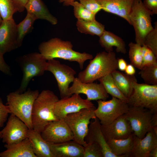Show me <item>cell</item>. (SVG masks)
<instances>
[{
	"mask_svg": "<svg viewBox=\"0 0 157 157\" xmlns=\"http://www.w3.org/2000/svg\"><path fill=\"white\" fill-rule=\"evenodd\" d=\"M127 65L126 61L124 59L120 58L117 59L118 69L120 71H124Z\"/></svg>",
	"mask_w": 157,
	"mask_h": 157,
	"instance_id": "43",
	"label": "cell"
},
{
	"mask_svg": "<svg viewBox=\"0 0 157 157\" xmlns=\"http://www.w3.org/2000/svg\"><path fill=\"white\" fill-rule=\"evenodd\" d=\"M40 53L47 60L59 58L70 61L76 62L82 69L85 62L93 58V56L84 52L80 53L73 49V45L68 41L55 38L40 44Z\"/></svg>",
	"mask_w": 157,
	"mask_h": 157,
	"instance_id": "1",
	"label": "cell"
},
{
	"mask_svg": "<svg viewBox=\"0 0 157 157\" xmlns=\"http://www.w3.org/2000/svg\"><path fill=\"white\" fill-rule=\"evenodd\" d=\"M132 92L128 99L129 106L142 107L157 112V85L133 83Z\"/></svg>",
	"mask_w": 157,
	"mask_h": 157,
	"instance_id": "8",
	"label": "cell"
},
{
	"mask_svg": "<svg viewBox=\"0 0 157 157\" xmlns=\"http://www.w3.org/2000/svg\"><path fill=\"white\" fill-rule=\"evenodd\" d=\"M124 71L125 74L129 75H134L136 72L135 67L131 64L127 65Z\"/></svg>",
	"mask_w": 157,
	"mask_h": 157,
	"instance_id": "44",
	"label": "cell"
},
{
	"mask_svg": "<svg viewBox=\"0 0 157 157\" xmlns=\"http://www.w3.org/2000/svg\"><path fill=\"white\" fill-rule=\"evenodd\" d=\"M35 20L32 16L27 13L25 18L17 24V41L19 47L21 46L25 36L33 29Z\"/></svg>",
	"mask_w": 157,
	"mask_h": 157,
	"instance_id": "30",
	"label": "cell"
},
{
	"mask_svg": "<svg viewBox=\"0 0 157 157\" xmlns=\"http://www.w3.org/2000/svg\"><path fill=\"white\" fill-rule=\"evenodd\" d=\"M49 144L54 157H83L84 147L73 140Z\"/></svg>",
	"mask_w": 157,
	"mask_h": 157,
	"instance_id": "21",
	"label": "cell"
},
{
	"mask_svg": "<svg viewBox=\"0 0 157 157\" xmlns=\"http://www.w3.org/2000/svg\"><path fill=\"white\" fill-rule=\"evenodd\" d=\"M52 91L43 90L33 103L31 116L33 129L41 133L50 122L59 120L54 112L55 105L59 100Z\"/></svg>",
	"mask_w": 157,
	"mask_h": 157,
	"instance_id": "2",
	"label": "cell"
},
{
	"mask_svg": "<svg viewBox=\"0 0 157 157\" xmlns=\"http://www.w3.org/2000/svg\"><path fill=\"white\" fill-rule=\"evenodd\" d=\"M4 147L6 149L0 153V157H37L32 143L27 137L17 143L6 144Z\"/></svg>",
	"mask_w": 157,
	"mask_h": 157,
	"instance_id": "22",
	"label": "cell"
},
{
	"mask_svg": "<svg viewBox=\"0 0 157 157\" xmlns=\"http://www.w3.org/2000/svg\"><path fill=\"white\" fill-rule=\"evenodd\" d=\"M85 140L87 144L95 143L98 145L101 150L103 157H118L110 150L102 132L100 122L96 117L91 119Z\"/></svg>",
	"mask_w": 157,
	"mask_h": 157,
	"instance_id": "18",
	"label": "cell"
},
{
	"mask_svg": "<svg viewBox=\"0 0 157 157\" xmlns=\"http://www.w3.org/2000/svg\"><path fill=\"white\" fill-rule=\"evenodd\" d=\"M130 24L133 26L136 43L142 46L145 37L154 27L151 15L141 0H134L129 15Z\"/></svg>",
	"mask_w": 157,
	"mask_h": 157,
	"instance_id": "6",
	"label": "cell"
},
{
	"mask_svg": "<svg viewBox=\"0 0 157 157\" xmlns=\"http://www.w3.org/2000/svg\"><path fill=\"white\" fill-rule=\"evenodd\" d=\"M69 6L73 7L74 14L77 20L86 21L96 20V14L87 9L79 2L75 1L71 2Z\"/></svg>",
	"mask_w": 157,
	"mask_h": 157,
	"instance_id": "32",
	"label": "cell"
},
{
	"mask_svg": "<svg viewBox=\"0 0 157 157\" xmlns=\"http://www.w3.org/2000/svg\"><path fill=\"white\" fill-rule=\"evenodd\" d=\"M111 74L118 88L128 99L133 91V83L137 82L135 75H128L117 70L113 72Z\"/></svg>",
	"mask_w": 157,
	"mask_h": 157,
	"instance_id": "27",
	"label": "cell"
},
{
	"mask_svg": "<svg viewBox=\"0 0 157 157\" xmlns=\"http://www.w3.org/2000/svg\"><path fill=\"white\" fill-rule=\"evenodd\" d=\"M140 70L139 74L145 83L157 85V65L144 66Z\"/></svg>",
	"mask_w": 157,
	"mask_h": 157,
	"instance_id": "34",
	"label": "cell"
},
{
	"mask_svg": "<svg viewBox=\"0 0 157 157\" xmlns=\"http://www.w3.org/2000/svg\"><path fill=\"white\" fill-rule=\"evenodd\" d=\"M94 110L83 109L67 115L63 119L73 134V140L84 147L87 144L85 138L90 120L96 117Z\"/></svg>",
	"mask_w": 157,
	"mask_h": 157,
	"instance_id": "7",
	"label": "cell"
},
{
	"mask_svg": "<svg viewBox=\"0 0 157 157\" xmlns=\"http://www.w3.org/2000/svg\"><path fill=\"white\" fill-rule=\"evenodd\" d=\"M99 37V43L106 52L113 51V47H115L117 53H126L125 43L124 40L118 36L105 30Z\"/></svg>",
	"mask_w": 157,
	"mask_h": 157,
	"instance_id": "25",
	"label": "cell"
},
{
	"mask_svg": "<svg viewBox=\"0 0 157 157\" xmlns=\"http://www.w3.org/2000/svg\"><path fill=\"white\" fill-rule=\"evenodd\" d=\"M72 83L68 90L69 96L74 94H83L86 96L87 99L91 101L106 100L108 97V94L100 83H84L80 81L77 77H75Z\"/></svg>",
	"mask_w": 157,
	"mask_h": 157,
	"instance_id": "15",
	"label": "cell"
},
{
	"mask_svg": "<svg viewBox=\"0 0 157 157\" xmlns=\"http://www.w3.org/2000/svg\"><path fill=\"white\" fill-rule=\"evenodd\" d=\"M98 80L104 87L107 93L112 97L120 99L127 103L128 99L122 93L113 79L111 74H108Z\"/></svg>",
	"mask_w": 157,
	"mask_h": 157,
	"instance_id": "29",
	"label": "cell"
},
{
	"mask_svg": "<svg viewBox=\"0 0 157 157\" xmlns=\"http://www.w3.org/2000/svg\"><path fill=\"white\" fill-rule=\"evenodd\" d=\"M98 107L94 110L96 117L101 124H108L128 111L129 106L126 102L112 97L108 101H97Z\"/></svg>",
	"mask_w": 157,
	"mask_h": 157,
	"instance_id": "10",
	"label": "cell"
},
{
	"mask_svg": "<svg viewBox=\"0 0 157 157\" xmlns=\"http://www.w3.org/2000/svg\"><path fill=\"white\" fill-rule=\"evenodd\" d=\"M157 147V130L152 128L142 138L134 135L133 147L129 157H149L150 152Z\"/></svg>",
	"mask_w": 157,
	"mask_h": 157,
	"instance_id": "19",
	"label": "cell"
},
{
	"mask_svg": "<svg viewBox=\"0 0 157 157\" xmlns=\"http://www.w3.org/2000/svg\"><path fill=\"white\" fill-rule=\"evenodd\" d=\"M142 2L151 15L157 14V0H144Z\"/></svg>",
	"mask_w": 157,
	"mask_h": 157,
	"instance_id": "40",
	"label": "cell"
},
{
	"mask_svg": "<svg viewBox=\"0 0 157 157\" xmlns=\"http://www.w3.org/2000/svg\"><path fill=\"white\" fill-rule=\"evenodd\" d=\"M101 128L106 141L125 139L133 133L130 123L124 115L108 124H101Z\"/></svg>",
	"mask_w": 157,
	"mask_h": 157,
	"instance_id": "16",
	"label": "cell"
},
{
	"mask_svg": "<svg viewBox=\"0 0 157 157\" xmlns=\"http://www.w3.org/2000/svg\"><path fill=\"white\" fill-rule=\"evenodd\" d=\"M29 129L22 121L12 114L1 131L3 142L9 145L19 142L27 138Z\"/></svg>",
	"mask_w": 157,
	"mask_h": 157,
	"instance_id": "13",
	"label": "cell"
},
{
	"mask_svg": "<svg viewBox=\"0 0 157 157\" xmlns=\"http://www.w3.org/2000/svg\"><path fill=\"white\" fill-rule=\"evenodd\" d=\"M2 21V18H1V15H0V24L1 23Z\"/></svg>",
	"mask_w": 157,
	"mask_h": 157,
	"instance_id": "47",
	"label": "cell"
},
{
	"mask_svg": "<svg viewBox=\"0 0 157 157\" xmlns=\"http://www.w3.org/2000/svg\"><path fill=\"white\" fill-rule=\"evenodd\" d=\"M96 108L91 101L82 98L79 94H74L70 97L59 99L55 105L54 112L57 118L61 119H64L67 115L78 112L83 109L94 110Z\"/></svg>",
	"mask_w": 157,
	"mask_h": 157,
	"instance_id": "12",
	"label": "cell"
},
{
	"mask_svg": "<svg viewBox=\"0 0 157 157\" xmlns=\"http://www.w3.org/2000/svg\"><path fill=\"white\" fill-rule=\"evenodd\" d=\"M39 94L38 90H28L22 93L17 90L9 93L7 96L6 105L10 114L19 118L27 125L29 129H33L31 116L33 104Z\"/></svg>",
	"mask_w": 157,
	"mask_h": 157,
	"instance_id": "4",
	"label": "cell"
},
{
	"mask_svg": "<svg viewBox=\"0 0 157 157\" xmlns=\"http://www.w3.org/2000/svg\"><path fill=\"white\" fill-rule=\"evenodd\" d=\"M47 71L51 72L54 76L61 99L70 97L68 94L69 85L75 78L76 71L69 66L61 64L55 59L47 60Z\"/></svg>",
	"mask_w": 157,
	"mask_h": 157,
	"instance_id": "11",
	"label": "cell"
},
{
	"mask_svg": "<svg viewBox=\"0 0 157 157\" xmlns=\"http://www.w3.org/2000/svg\"><path fill=\"white\" fill-rule=\"evenodd\" d=\"M76 26L78 31L85 34L100 37L105 31L104 25L96 20L86 21L77 20Z\"/></svg>",
	"mask_w": 157,
	"mask_h": 157,
	"instance_id": "28",
	"label": "cell"
},
{
	"mask_svg": "<svg viewBox=\"0 0 157 157\" xmlns=\"http://www.w3.org/2000/svg\"><path fill=\"white\" fill-rule=\"evenodd\" d=\"M142 67L157 65V57L150 49L144 45L142 46Z\"/></svg>",
	"mask_w": 157,
	"mask_h": 157,
	"instance_id": "36",
	"label": "cell"
},
{
	"mask_svg": "<svg viewBox=\"0 0 157 157\" xmlns=\"http://www.w3.org/2000/svg\"><path fill=\"white\" fill-rule=\"evenodd\" d=\"M43 138L50 143L73 140V134L63 119L50 122L41 133Z\"/></svg>",
	"mask_w": 157,
	"mask_h": 157,
	"instance_id": "14",
	"label": "cell"
},
{
	"mask_svg": "<svg viewBox=\"0 0 157 157\" xmlns=\"http://www.w3.org/2000/svg\"><path fill=\"white\" fill-rule=\"evenodd\" d=\"M28 13L36 20H45L52 25L58 22L57 18L52 15L41 0H29L25 6Z\"/></svg>",
	"mask_w": 157,
	"mask_h": 157,
	"instance_id": "23",
	"label": "cell"
},
{
	"mask_svg": "<svg viewBox=\"0 0 157 157\" xmlns=\"http://www.w3.org/2000/svg\"><path fill=\"white\" fill-rule=\"evenodd\" d=\"M1 136H2V134H1V131H0V140L1 138Z\"/></svg>",
	"mask_w": 157,
	"mask_h": 157,
	"instance_id": "48",
	"label": "cell"
},
{
	"mask_svg": "<svg viewBox=\"0 0 157 157\" xmlns=\"http://www.w3.org/2000/svg\"><path fill=\"white\" fill-rule=\"evenodd\" d=\"M29 0H13L19 12H23L25 9V6Z\"/></svg>",
	"mask_w": 157,
	"mask_h": 157,
	"instance_id": "42",
	"label": "cell"
},
{
	"mask_svg": "<svg viewBox=\"0 0 157 157\" xmlns=\"http://www.w3.org/2000/svg\"><path fill=\"white\" fill-rule=\"evenodd\" d=\"M10 112L7 106L4 105L0 97V128L2 127L7 119L8 114Z\"/></svg>",
	"mask_w": 157,
	"mask_h": 157,
	"instance_id": "39",
	"label": "cell"
},
{
	"mask_svg": "<svg viewBox=\"0 0 157 157\" xmlns=\"http://www.w3.org/2000/svg\"><path fill=\"white\" fill-rule=\"evenodd\" d=\"M157 157V147L152 150L150 152L149 157Z\"/></svg>",
	"mask_w": 157,
	"mask_h": 157,
	"instance_id": "45",
	"label": "cell"
},
{
	"mask_svg": "<svg viewBox=\"0 0 157 157\" xmlns=\"http://www.w3.org/2000/svg\"><path fill=\"white\" fill-rule=\"evenodd\" d=\"M102 10L118 16L130 24L129 15L134 0H99Z\"/></svg>",
	"mask_w": 157,
	"mask_h": 157,
	"instance_id": "20",
	"label": "cell"
},
{
	"mask_svg": "<svg viewBox=\"0 0 157 157\" xmlns=\"http://www.w3.org/2000/svg\"><path fill=\"white\" fill-rule=\"evenodd\" d=\"M129 58L131 64L140 70L142 68V46L132 42L129 44Z\"/></svg>",
	"mask_w": 157,
	"mask_h": 157,
	"instance_id": "31",
	"label": "cell"
},
{
	"mask_svg": "<svg viewBox=\"0 0 157 157\" xmlns=\"http://www.w3.org/2000/svg\"><path fill=\"white\" fill-rule=\"evenodd\" d=\"M76 0H59V2L60 3H63L65 6H69L70 3Z\"/></svg>",
	"mask_w": 157,
	"mask_h": 157,
	"instance_id": "46",
	"label": "cell"
},
{
	"mask_svg": "<svg viewBox=\"0 0 157 157\" xmlns=\"http://www.w3.org/2000/svg\"><path fill=\"white\" fill-rule=\"evenodd\" d=\"M89 64L77 77L84 83L93 82L118 69L117 59L113 51H102L90 60Z\"/></svg>",
	"mask_w": 157,
	"mask_h": 157,
	"instance_id": "3",
	"label": "cell"
},
{
	"mask_svg": "<svg viewBox=\"0 0 157 157\" xmlns=\"http://www.w3.org/2000/svg\"><path fill=\"white\" fill-rule=\"evenodd\" d=\"M18 11L13 0H0V14L3 20L13 18L14 14Z\"/></svg>",
	"mask_w": 157,
	"mask_h": 157,
	"instance_id": "33",
	"label": "cell"
},
{
	"mask_svg": "<svg viewBox=\"0 0 157 157\" xmlns=\"http://www.w3.org/2000/svg\"><path fill=\"white\" fill-rule=\"evenodd\" d=\"M3 55L0 52V71L10 76L12 74L10 67L5 62Z\"/></svg>",
	"mask_w": 157,
	"mask_h": 157,
	"instance_id": "41",
	"label": "cell"
},
{
	"mask_svg": "<svg viewBox=\"0 0 157 157\" xmlns=\"http://www.w3.org/2000/svg\"><path fill=\"white\" fill-rule=\"evenodd\" d=\"M18 47L17 24L13 19L2 20L0 24V52L3 55Z\"/></svg>",
	"mask_w": 157,
	"mask_h": 157,
	"instance_id": "17",
	"label": "cell"
},
{
	"mask_svg": "<svg viewBox=\"0 0 157 157\" xmlns=\"http://www.w3.org/2000/svg\"><path fill=\"white\" fill-rule=\"evenodd\" d=\"M157 114L142 107L129 106L124 115L129 122L134 134L142 138L153 127V122Z\"/></svg>",
	"mask_w": 157,
	"mask_h": 157,
	"instance_id": "9",
	"label": "cell"
},
{
	"mask_svg": "<svg viewBox=\"0 0 157 157\" xmlns=\"http://www.w3.org/2000/svg\"><path fill=\"white\" fill-rule=\"evenodd\" d=\"M83 157H103L100 147L95 143L87 144L84 147Z\"/></svg>",
	"mask_w": 157,
	"mask_h": 157,
	"instance_id": "37",
	"label": "cell"
},
{
	"mask_svg": "<svg viewBox=\"0 0 157 157\" xmlns=\"http://www.w3.org/2000/svg\"><path fill=\"white\" fill-rule=\"evenodd\" d=\"M107 142L111 151L118 157H129L133 147L134 134L125 139H109Z\"/></svg>",
	"mask_w": 157,
	"mask_h": 157,
	"instance_id": "26",
	"label": "cell"
},
{
	"mask_svg": "<svg viewBox=\"0 0 157 157\" xmlns=\"http://www.w3.org/2000/svg\"><path fill=\"white\" fill-rule=\"evenodd\" d=\"M80 3L92 13L96 14L102 10L99 0H79Z\"/></svg>",
	"mask_w": 157,
	"mask_h": 157,
	"instance_id": "38",
	"label": "cell"
},
{
	"mask_svg": "<svg viewBox=\"0 0 157 157\" xmlns=\"http://www.w3.org/2000/svg\"><path fill=\"white\" fill-rule=\"evenodd\" d=\"M150 49L157 57V22L153 29L146 36L144 45Z\"/></svg>",
	"mask_w": 157,
	"mask_h": 157,
	"instance_id": "35",
	"label": "cell"
},
{
	"mask_svg": "<svg viewBox=\"0 0 157 157\" xmlns=\"http://www.w3.org/2000/svg\"><path fill=\"white\" fill-rule=\"evenodd\" d=\"M23 76L19 88L20 93L26 91L28 85L34 77L43 75L46 71L47 60L40 53L33 52L24 55L17 60Z\"/></svg>",
	"mask_w": 157,
	"mask_h": 157,
	"instance_id": "5",
	"label": "cell"
},
{
	"mask_svg": "<svg viewBox=\"0 0 157 157\" xmlns=\"http://www.w3.org/2000/svg\"><path fill=\"white\" fill-rule=\"evenodd\" d=\"M27 137L32 143L33 152L37 157H54L49 143L43 138L41 133L33 129H29Z\"/></svg>",
	"mask_w": 157,
	"mask_h": 157,
	"instance_id": "24",
	"label": "cell"
}]
</instances>
